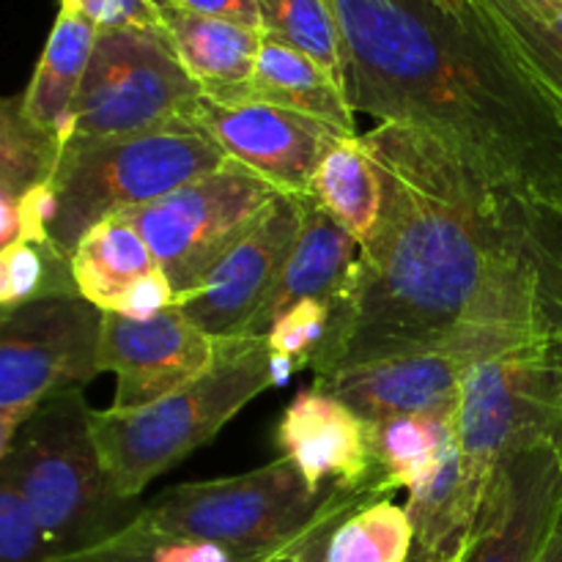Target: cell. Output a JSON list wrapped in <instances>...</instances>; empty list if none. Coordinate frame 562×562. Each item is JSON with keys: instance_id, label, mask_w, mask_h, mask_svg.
Here are the masks:
<instances>
[{"instance_id": "obj_1", "label": "cell", "mask_w": 562, "mask_h": 562, "mask_svg": "<svg viewBox=\"0 0 562 562\" xmlns=\"http://www.w3.org/2000/svg\"><path fill=\"white\" fill-rule=\"evenodd\" d=\"M362 140L382 173V217L360 247L313 373L434 349L488 357L552 344L562 236L426 135L379 124Z\"/></svg>"}, {"instance_id": "obj_2", "label": "cell", "mask_w": 562, "mask_h": 562, "mask_svg": "<svg viewBox=\"0 0 562 562\" xmlns=\"http://www.w3.org/2000/svg\"><path fill=\"white\" fill-rule=\"evenodd\" d=\"M351 108L426 135L562 236V130L470 0H329Z\"/></svg>"}, {"instance_id": "obj_3", "label": "cell", "mask_w": 562, "mask_h": 562, "mask_svg": "<svg viewBox=\"0 0 562 562\" xmlns=\"http://www.w3.org/2000/svg\"><path fill=\"white\" fill-rule=\"evenodd\" d=\"M91 420L82 387H69L44 401L0 456V472L14 477L58 554L110 541L143 510L104 470Z\"/></svg>"}, {"instance_id": "obj_4", "label": "cell", "mask_w": 562, "mask_h": 562, "mask_svg": "<svg viewBox=\"0 0 562 562\" xmlns=\"http://www.w3.org/2000/svg\"><path fill=\"white\" fill-rule=\"evenodd\" d=\"M267 335L217 340V362L198 382L143 409L93 412L104 470L124 499L212 442L252 398L272 387Z\"/></svg>"}, {"instance_id": "obj_5", "label": "cell", "mask_w": 562, "mask_h": 562, "mask_svg": "<svg viewBox=\"0 0 562 562\" xmlns=\"http://www.w3.org/2000/svg\"><path fill=\"white\" fill-rule=\"evenodd\" d=\"M225 162L217 143L195 121L71 143L55 173L58 212L49 225V245L71 258L77 241L102 220L159 201Z\"/></svg>"}, {"instance_id": "obj_6", "label": "cell", "mask_w": 562, "mask_h": 562, "mask_svg": "<svg viewBox=\"0 0 562 562\" xmlns=\"http://www.w3.org/2000/svg\"><path fill=\"white\" fill-rule=\"evenodd\" d=\"M294 461L217 481L181 483L143 505V519L168 541H209L239 562H258L294 547L313 527L324 499Z\"/></svg>"}, {"instance_id": "obj_7", "label": "cell", "mask_w": 562, "mask_h": 562, "mask_svg": "<svg viewBox=\"0 0 562 562\" xmlns=\"http://www.w3.org/2000/svg\"><path fill=\"white\" fill-rule=\"evenodd\" d=\"M201 97L165 27L99 33L66 146L195 121Z\"/></svg>"}, {"instance_id": "obj_8", "label": "cell", "mask_w": 562, "mask_h": 562, "mask_svg": "<svg viewBox=\"0 0 562 562\" xmlns=\"http://www.w3.org/2000/svg\"><path fill=\"white\" fill-rule=\"evenodd\" d=\"M456 437L481 483L499 461L536 442L562 448V371L547 344H521L477 360L461 384Z\"/></svg>"}, {"instance_id": "obj_9", "label": "cell", "mask_w": 562, "mask_h": 562, "mask_svg": "<svg viewBox=\"0 0 562 562\" xmlns=\"http://www.w3.org/2000/svg\"><path fill=\"white\" fill-rule=\"evenodd\" d=\"M278 195L256 173L225 162L119 217L140 231L157 267L181 296L195 289L214 263L261 223Z\"/></svg>"}, {"instance_id": "obj_10", "label": "cell", "mask_w": 562, "mask_h": 562, "mask_svg": "<svg viewBox=\"0 0 562 562\" xmlns=\"http://www.w3.org/2000/svg\"><path fill=\"white\" fill-rule=\"evenodd\" d=\"M99 307L80 294L44 300L0 318V456L22 423L53 395L99 373Z\"/></svg>"}, {"instance_id": "obj_11", "label": "cell", "mask_w": 562, "mask_h": 562, "mask_svg": "<svg viewBox=\"0 0 562 562\" xmlns=\"http://www.w3.org/2000/svg\"><path fill=\"white\" fill-rule=\"evenodd\" d=\"M300 225V195H278L261 223L195 289L181 294L176 307L214 340L263 335V316L289 267Z\"/></svg>"}, {"instance_id": "obj_12", "label": "cell", "mask_w": 562, "mask_h": 562, "mask_svg": "<svg viewBox=\"0 0 562 562\" xmlns=\"http://www.w3.org/2000/svg\"><path fill=\"white\" fill-rule=\"evenodd\" d=\"M562 514V448L536 442L499 461L459 562H538Z\"/></svg>"}, {"instance_id": "obj_13", "label": "cell", "mask_w": 562, "mask_h": 562, "mask_svg": "<svg viewBox=\"0 0 562 562\" xmlns=\"http://www.w3.org/2000/svg\"><path fill=\"white\" fill-rule=\"evenodd\" d=\"M217 340L203 333L181 307L148 322H132L119 313L102 316L99 373H115L113 409H143L212 371Z\"/></svg>"}, {"instance_id": "obj_14", "label": "cell", "mask_w": 562, "mask_h": 562, "mask_svg": "<svg viewBox=\"0 0 562 562\" xmlns=\"http://www.w3.org/2000/svg\"><path fill=\"white\" fill-rule=\"evenodd\" d=\"M195 124L217 143L228 162L256 173L280 195H305L335 135L313 119L261 99L214 102L201 97Z\"/></svg>"}, {"instance_id": "obj_15", "label": "cell", "mask_w": 562, "mask_h": 562, "mask_svg": "<svg viewBox=\"0 0 562 562\" xmlns=\"http://www.w3.org/2000/svg\"><path fill=\"white\" fill-rule=\"evenodd\" d=\"M483 357L467 349H434L390 357L316 376V387L344 401L366 423L409 415H456L467 371Z\"/></svg>"}, {"instance_id": "obj_16", "label": "cell", "mask_w": 562, "mask_h": 562, "mask_svg": "<svg viewBox=\"0 0 562 562\" xmlns=\"http://www.w3.org/2000/svg\"><path fill=\"white\" fill-rule=\"evenodd\" d=\"M274 445L283 459L294 461L313 492L324 494L333 486L349 492L376 488L390 497L373 461L371 423L316 384L302 387L285 406L274 428Z\"/></svg>"}, {"instance_id": "obj_17", "label": "cell", "mask_w": 562, "mask_h": 562, "mask_svg": "<svg viewBox=\"0 0 562 562\" xmlns=\"http://www.w3.org/2000/svg\"><path fill=\"white\" fill-rule=\"evenodd\" d=\"M162 27L179 55L187 75L201 93L214 102L250 99L263 33L212 16L190 14L168 5L162 9Z\"/></svg>"}, {"instance_id": "obj_18", "label": "cell", "mask_w": 562, "mask_h": 562, "mask_svg": "<svg viewBox=\"0 0 562 562\" xmlns=\"http://www.w3.org/2000/svg\"><path fill=\"white\" fill-rule=\"evenodd\" d=\"M300 236L291 250L278 294L263 316V335L269 333L280 313L302 300H327L338 305L349 294L351 280H355L360 241L344 225L335 223L313 198L300 195Z\"/></svg>"}, {"instance_id": "obj_19", "label": "cell", "mask_w": 562, "mask_h": 562, "mask_svg": "<svg viewBox=\"0 0 562 562\" xmlns=\"http://www.w3.org/2000/svg\"><path fill=\"white\" fill-rule=\"evenodd\" d=\"M486 31L554 115L562 130V5L532 9L521 0H470Z\"/></svg>"}, {"instance_id": "obj_20", "label": "cell", "mask_w": 562, "mask_h": 562, "mask_svg": "<svg viewBox=\"0 0 562 562\" xmlns=\"http://www.w3.org/2000/svg\"><path fill=\"white\" fill-rule=\"evenodd\" d=\"M99 31L77 11L60 5L47 44L22 97V110L38 130L49 132L66 148L75 99L86 80Z\"/></svg>"}, {"instance_id": "obj_21", "label": "cell", "mask_w": 562, "mask_h": 562, "mask_svg": "<svg viewBox=\"0 0 562 562\" xmlns=\"http://www.w3.org/2000/svg\"><path fill=\"white\" fill-rule=\"evenodd\" d=\"M486 488V483L477 481L467 467L456 437L439 470L412 488L406 499L417 552L439 560H459L475 530Z\"/></svg>"}, {"instance_id": "obj_22", "label": "cell", "mask_w": 562, "mask_h": 562, "mask_svg": "<svg viewBox=\"0 0 562 562\" xmlns=\"http://www.w3.org/2000/svg\"><path fill=\"white\" fill-rule=\"evenodd\" d=\"M250 99L313 119L335 135H357V121L346 88L307 55L263 36Z\"/></svg>"}, {"instance_id": "obj_23", "label": "cell", "mask_w": 562, "mask_h": 562, "mask_svg": "<svg viewBox=\"0 0 562 562\" xmlns=\"http://www.w3.org/2000/svg\"><path fill=\"white\" fill-rule=\"evenodd\" d=\"M307 198L318 203L338 225H344L360 247L382 217L384 184L376 159L360 135H333L313 170Z\"/></svg>"}, {"instance_id": "obj_24", "label": "cell", "mask_w": 562, "mask_h": 562, "mask_svg": "<svg viewBox=\"0 0 562 562\" xmlns=\"http://www.w3.org/2000/svg\"><path fill=\"white\" fill-rule=\"evenodd\" d=\"M69 263L77 294L102 313H113L137 280L159 269L140 231L124 217L93 225L77 241Z\"/></svg>"}, {"instance_id": "obj_25", "label": "cell", "mask_w": 562, "mask_h": 562, "mask_svg": "<svg viewBox=\"0 0 562 562\" xmlns=\"http://www.w3.org/2000/svg\"><path fill=\"white\" fill-rule=\"evenodd\" d=\"M456 442V415H409L371 423V448L384 492L417 488Z\"/></svg>"}, {"instance_id": "obj_26", "label": "cell", "mask_w": 562, "mask_h": 562, "mask_svg": "<svg viewBox=\"0 0 562 562\" xmlns=\"http://www.w3.org/2000/svg\"><path fill=\"white\" fill-rule=\"evenodd\" d=\"M258 9L263 36L322 64L349 93V53L329 0H258Z\"/></svg>"}, {"instance_id": "obj_27", "label": "cell", "mask_w": 562, "mask_h": 562, "mask_svg": "<svg viewBox=\"0 0 562 562\" xmlns=\"http://www.w3.org/2000/svg\"><path fill=\"white\" fill-rule=\"evenodd\" d=\"M64 146L38 130L22 110V97H9L0 110V201H14L33 187L53 181Z\"/></svg>"}, {"instance_id": "obj_28", "label": "cell", "mask_w": 562, "mask_h": 562, "mask_svg": "<svg viewBox=\"0 0 562 562\" xmlns=\"http://www.w3.org/2000/svg\"><path fill=\"white\" fill-rule=\"evenodd\" d=\"M415 527L406 508L379 499L357 508L335 527L327 562H412Z\"/></svg>"}, {"instance_id": "obj_29", "label": "cell", "mask_w": 562, "mask_h": 562, "mask_svg": "<svg viewBox=\"0 0 562 562\" xmlns=\"http://www.w3.org/2000/svg\"><path fill=\"white\" fill-rule=\"evenodd\" d=\"M77 294L69 258L53 245L16 241L0 252V311L11 313L44 296Z\"/></svg>"}, {"instance_id": "obj_30", "label": "cell", "mask_w": 562, "mask_h": 562, "mask_svg": "<svg viewBox=\"0 0 562 562\" xmlns=\"http://www.w3.org/2000/svg\"><path fill=\"white\" fill-rule=\"evenodd\" d=\"M58 558L16 481L0 472V562H49Z\"/></svg>"}, {"instance_id": "obj_31", "label": "cell", "mask_w": 562, "mask_h": 562, "mask_svg": "<svg viewBox=\"0 0 562 562\" xmlns=\"http://www.w3.org/2000/svg\"><path fill=\"white\" fill-rule=\"evenodd\" d=\"M333 311L335 305L327 300H302L291 305L269 327V349L278 351V355L294 357L300 371L302 368H311L324 338H327Z\"/></svg>"}, {"instance_id": "obj_32", "label": "cell", "mask_w": 562, "mask_h": 562, "mask_svg": "<svg viewBox=\"0 0 562 562\" xmlns=\"http://www.w3.org/2000/svg\"><path fill=\"white\" fill-rule=\"evenodd\" d=\"M162 541L165 538L143 519L140 510V516L124 532L110 538V541L80 549V552L58 554V558H53L49 562H154Z\"/></svg>"}, {"instance_id": "obj_33", "label": "cell", "mask_w": 562, "mask_h": 562, "mask_svg": "<svg viewBox=\"0 0 562 562\" xmlns=\"http://www.w3.org/2000/svg\"><path fill=\"white\" fill-rule=\"evenodd\" d=\"M379 499H387L376 488H360V492H349V488H329L327 499H324L322 510H318L316 521H313L311 532L305 538V549H302V562H327V549L329 538H333L335 527L346 519L349 514H355L357 508L368 503H379Z\"/></svg>"}, {"instance_id": "obj_34", "label": "cell", "mask_w": 562, "mask_h": 562, "mask_svg": "<svg viewBox=\"0 0 562 562\" xmlns=\"http://www.w3.org/2000/svg\"><path fill=\"white\" fill-rule=\"evenodd\" d=\"M60 5L86 16L99 33L162 27V9L154 0H60Z\"/></svg>"}, {"instance_id": "obj_35", "label": "cell", "mask_w": 562, "mask_h": 562, "mask_svg": "<svg viewBox=\"0 0 562 562\" xmlns=\"http://www.w3.org/2000/svg\"><path fill=\"white\" fill-rule=\"evenodd\" d=\"M176 300H179L176 289L170 285V280L165 278L162 269H157V272L137 280V283L126 291V296L119 302V307H115L113 313L132 318V322H148V318L176 307Z\"/></svg>"}, {"instance_id": "obj_36", "label": "cell", "mask_w": 562, "mask_h": 562, "mask_svg": "<svg viewBox=\"0 0 562 562\" xmlns=\"http://www.w3.org/2000/svg\"><path fill=\"white\" fill-rule=\"evenodd\" d=\"M170 5L181 11H190V14L212 16V20H225L234 22V25L261 31V9H258V0H170Z\"/></svg>"}, {"instance_id": "obj_37", "label": "cell", "mask_w": 562, "mask_h": 562, "mask_svg": "<svg viewBox=\"0 0 562 562\" xmlns=\"http://www.w3.org/2000/svg\"><path fill=\"white\" fill-rule=\"evenodd\" d=\"M154 562H239L228 549L209 541H168L157 549Z\"/></svg>"}, {"instance_id": "obj_38", "label": "cell", "mask_w": 562, "mask_h": 562, "mask_svg": "<svg viewBox=\"0 0 562 562\" xmlns=\"http://www.w3.org/2000/svg\"><path fill=\"white\" fill-rule=\"evenodd\" d=\"M300 371L296 368V360L294 357H285V355H278V351H272V357H269V373H272V387H285V384L294 379V373Z\"/></svg>"}, {"instance_id": "obj_39", "label": "cell", "mask_w": 562, "mask_h": 562, "mask_svg": "<svg viewBox=\"0 0 562 562\" xmlns=\"http://www.w3.org/2000/svg\"><path fill=\"white\" fill-rule=\"evenodd\" d=\"M538 562H562V514H560L558 527H554L552 538H549L547 549H543L541 560Z\"/></svg>"}, {"instance_id": "obj_40", "label": "cell", "mask_w": 562, "mask_h": 562, "mask_svg": "<svg viewBox=\"0 0 562 562\" xmlns=\"http://www.w3.org/2000/svg\"><path fill=\"white\" fill-rule=\"evenodd\" d=\"M311 532V530H307ZM307 532L305 536L300 538V541L294 543V547H289L285 549V552H280V554H272V558H267V560H258V562H302V549H305V538H307Z\"/></svg>"}, {"instance_id": "obj_41", "label": "cell", "mask_w": 562, "mask_h": 562, "mask_svg": "<svg viewBox=\"0 0 562 562\" xmlns=\"http://www.w3.org/2000/svg\"><path fill=\"white\" fill-rule=\"evenodd\" d=\"M549 349H552L554 362H558L560 371H562V322H560V329H558V335H554V340H552V346H549Z\"/></svg>"}, {"instance_id": "obj_42", "label": "cell", "mask_w": 562, "mask_h": 562, "mask_svg": "<svg viewBox=\"0 0 562 562\" xmlns=\"http://www.w3.org/2000/svg\"><path fill=\"white\" fill-rule=\"evenodd\" d=\"M521 3L532 5V9L549 11V9H558V5H562V0H521Z\"/></svg>"}, {"instance_id": "obj_43", "label": "cell", "mask_w": 562, "mask_h": 562, "mask_svg": "<svg viewBox=\"0 0 562 562\" xmlns=\"http://www.w3.org/2000/svg\"><path fill=\"white\" fill-rule=\"evenodd\" d=\"M412 562H459V560H439V558H431V554L417 552L415 549V558H412Z\"/></svg>"}, {"instance_id": "obj_44", "label": "cell", "mask_w": 562, "mask_h": 562, "mask_svg": "<svg viewBox=\"0 0 562 562\" xmlns=\"http://www.w3.org/2000/svg\"><path fill=\"white\" fill-rule=\"evenodd\" d=\"M154 3H157L159 9H168V5H170V0H154Z\"/></svg>"}]
</instances>
